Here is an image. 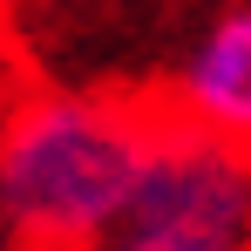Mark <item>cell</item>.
Segmentation results:
<instances>
[{
  "label": "cell",
  "mask_w": 251,
  "mask_h": 251,
  "mask_svg": "<svg viewBox=\"0 0 251 251\" xmlns=\"http://www.w3.org/2000/svg\"><path fill=\"white\" fill-rule=\"evenodd\" d=\"M163 109L217 143L251 150V0H224L197 27V41L170 75Z\"/></svg>",
  "instance_id": "3957f363"
},
{
  "label": "cell",
  "mask_w": 251,
  "mask_h": 251,
  "mask_svg": "<svg viewBox=\"0 0 251 251\" xmlns=\"http://www.w3.org/2000/svg\"><path fill=\"white\" fill-rule=\"evenodd\" d=\"M95 251H251V150L217 143L163 109L136 204Z\"/></svg>",
  "instance_id": "7a4b0ae2"
},
{
  "label": "cell",
  "mask_w": 251,
  "mask_h": 251,
  "mask_svg": "<svg viewBox=\"0 0 251 251\" xmlns=\"http://www.w3.org/2000/svg\"><path fill=\"white\" fill-rule=\"evenodd\" d=\"M163 109L95 88L0 95V204L21 251H95L136 204Z\"/></svg>",
  "instance_id": "6da1fadb"
},
{
  "label": "cell",
  "mask_w": 251,
  "mask_h": 251,
  "mask_svg": "<svg viewBox=\"0 0 251 251\" xmlns=\"http://www.w3.org/2000/svg\"><path fill=\"white\" fill-rule=\"evenodd\" d=\"M0 251H21V238H14V224H7V204H0Z\"/></svg>",
  "instance_id": "277c9868"
}]
</instances>
